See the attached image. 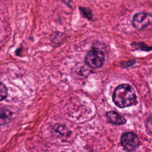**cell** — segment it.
I'll use <instances>...</instances> for the list:
<instances>
[{"label": "cell", "mask_w": 152, "mask_h": 152, "mask_svg": "<svg viewBox=\"0 0 152 152\" xmlns=\"http://www.w3.org/2000/svg\"><path fill=\"white\" fill-rule=\"evenodd\" d=\"M137 99L135 92L131 86L128 84H121L115 89L112 100L115 104L120 108L131 106Z\"/></svg>", "instance_id": "obj_1"}, {"label": "cell", "mask_w": 152, "mask_h": 152, "mask_svg": "<svg viewBox=\"0 0 152 152\" xmlns=\"http://www.w3.org/2000/svg\"><path fill=\"white\" fill-rule=\"evenodd\" d=\"M85 61L86 64L91 68H100L104 64V53L97 49H93L87 53Z\"/></svg>", "instance_id": "obj_2"}, {"label": "cell", "mask_w": 152, "mask_h": 152, "mask_svg": "<svg viewBox=\"0 0 152 152\" xmlns=\"http://www.w3.org/2000/svg\"><path fill=\"white\" fill-rule=\"evenodd\" d=\"M121 142L125 150L131 151L138 147L140 141L136 134L132 132H127L122 135Z\"/></svg>", "instance_id": "obj_3"}, {"label": "cell", "mask_w": 152, "mask_h": 152, "mask_svg": "<svg viewBox=\"0 0 152 152\" xmlns=\"http://www.w3.org/2000/svg\"><path fill=\"white\" fill-rule=\"evenodd\" d=\"M151 15L147 12H138L134 15L132 20V26L137 29H142L151 25Z\"/></svg>", "instance_id": "obj_4"}, {"label": "cell", "mask_w": 152, "mask_h": 152, "mask_svg": "<svg viewBox=\"0 0 152 152\" xmlns=\"http://www.w3.org/2000/svg\"><path fill=\"white\" fill-rule=\"evenodd\" d=\"M106 116L108 121L114 125H123L126 122V119L122 116L113 110L106 112Z\"/></svg>", "instance_id": "obj_5"}, {"label": "cell", "mask_w": 152, "mask_h": 152, "mask_svg": "<svg viewBox=\"0 0 152 152\" xmlns=\"http://www.w3.org/2000/svg\"><path fill=\"white\" fill-rule=\"evenodd\" d=\"M11 114L8 111H5L0 113V124H4L7 123L8 121L10 119Z\"/></svg>", "instance_id": "obj_6"}, {"label": "cell", "mask_w": 152, "mask_h": 152, "mask_svg": "<svg viewBox=\"0 0 152 152\" xmlns=\"http://www.w3.org/2000/svg\"><path fill=\"white\" fill-rule=\"evenodd\" d=\"M7 88L5 84L0 83V101L5 99L7 96Z\"/></svg>", "instance_id": "obj_7"}, {"label": "cell", "mask_w": 152, "mask_h": 152, "mask_svg": "<svg viewBox=\"0 0 152 152\" xmlns=\"http://www.w3.org/2000/svg\"><path fill=\"white\" fill-rule=\"evenodd\" d=\"M80 11L82 12V14H83L86 18H87L88 20L92 19L93 15L90 10L87 9L86 8H83V7H80Z\"/></svg>", "instance_id": "obj_8"}]
</instances>
